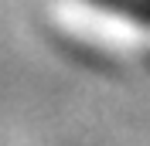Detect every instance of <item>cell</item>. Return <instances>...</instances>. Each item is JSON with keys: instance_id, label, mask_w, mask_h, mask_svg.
<instances>
[{"instance_id": "1", "label": "cell", "mask_w": 150, "mask_h": 146, "mask_svg": "<svg viewBox=\"0 0 150 146\" xmlns=\"http://www.w3.org/2000/svg\"><path fill=\"white\" fill-rule=\"evenodd\" d=\"M55 20L65 34L99 51H140L143 44H150V20L123 4L55 0Z\"/></svg>"}]
</instances>
